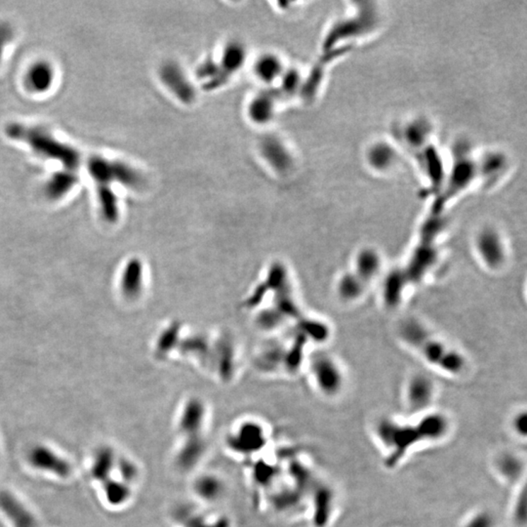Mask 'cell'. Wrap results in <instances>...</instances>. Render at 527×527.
I'll return each instance as SVG.
<instances>
[{"mask_svg":"<svg viewBox=\"0 0 527 527\" xmlns=\"http://www.w3.org/2000/svg\"><path fill=\"white\" fill-rule=\"evenodd\" d=\"M282 66L279 62L274 57H264L258 62L257 73L262 79L266 81H274L279 76Z\"/></svg>","mask_w":527,"mask_h":527,"instance_id":"obj_22","label":"cell"},{"mask_svg":"<svg viewBox=\"0 0 527 527\" xmlns=\"http://www.w3.org/2000/svg\"><path fill=\"white\" fill-rule=\"evenodd\" d=\"M25 79L33 91L37 93L47 91L53 84L54 69L47 62H38L29 69Z\"/></svg>","mask_w":527,"mask_h":527,"instance_id":"obj_15","label":"cell"},{"mask_svg":"<svg viewBox=\"0 0 527 527\" xmlns=\"http://www.w3.org/2000/svg\"><path fill=\"white\" fill-rule=\"evenodd\" d=\"M369 289V285L349 268L342 272L336 280V295L344 304L354 305L361 302Z\"/></svg>","mask_w":527,"mask_h":527,"instance_id":"obj_14","label":"cell"},{"mask_svg":"<svg viewBox=\"0 0 527 527\" xmlns=\"http://www.w3.org/2000/svg\"><path fill=\"white\" fill-rule=\"evenodd\" d=\"M386 21L385 10L379 2H348L345 13L333 23L323 40L326 58L332 60L369 42L384 30Z\"/></svg>","mask_w":527,"mask_h":527,"instance_id":"obj_2","label":"cell"},{"mask_svg":"<svg viewBox=\"0 0 527 527\" xmlns=\"http://www.w3.org/2000/svg\"><path fill=\"white\" fill-rule=\"evenodd\" d=\"M513 166L511 156L503 149L475 151L477 189L487 192L495 190L511 176Z\"/></svg>","mask_w":527,"mask_h":527,"instance_id":"obj_6","label":"cell"},{"mask_svg":"<svg viewBox=\"0 0 527 527\" xmlns=\"http://www.w3.org/2000/svg\"><path fill=\"white\" fill-rule=\"evenodd\" d=\"M494 521L487 513H480L475 515L468 521L465 527H493Z\"/></svg>","mask_w":527,"mask_h":527,"instance_id":"obj_25","label":"cell"},{"mask_svg":"<svg viewBox=\"0 0 527 527\" xmlns=\"http://www.w3.org/2000/svg\"><path fill=\"white\" fill-rule=\"evenodd\" d=\"M263 150L265 156L269 159L270 163L279 169H286L290 164L289 156L286 151L274 140H268L264 144Z\"/></svg>","mask_w":527,"mask_h":527,"instance_id":"obj_19","label":"cell"},{"mask_svg":"<svg viewBox=\"0 0 527 527\" xmlns=\"http://www.w3.org/2000/svg\"><path fill=\"white\" fill-rule=\"evenodd\" d=\"M0 511L14 527H38L37 519L32 511L9 491H0Z\"/></svg>","mask_w":527,"mask_h":527,"instance_id":"obj_13","label":"cell"},{"mask_svg":"<svg viewBox=\"0 0 527 527\" xmlns=\"http://www.w3.org/2000/svg\"><path fill=\"white\" fill-rule=\"evenodd\" d=\"M13 35H14V30L11 25L8 23H1L0 24V59L2 57L5 47L12 40Z\"/></svg>","mask_w":527,"mask_h":527,"instance_id":"obj_26","label":"cell"},{"mask_svg":"<svg viewBox=\"0 0 527 527\" xmlns=\"http://www.w3.org/2000/svg\"><path fill=\"white\" fill-rule=\"evenodd\" d=\"M472 250L482 268L490 274L503 272L510 262L507 238L494 225L487 224L475 231Z\"/></svg>","mask_w":527,"mask_h":527,"instance_id":"obj_4","label":"cell"},{"mask_svg":"<svg viewBox=\"0 0 527 527\" xmlns=\"http://www.w3.org/2000/svg\"><path fill=\"white\" fill-rule=\"evenodd\" d=\"M120 472H122L123 477H125L126 480H131L135 477V468L133 467V465L130 462L126 461V460H122L120 462Z\"/></svg>","mask_w":527,"mask_h":527,"instance_id":"obj_28","label":"cell"},{"mask_svg":"<svg viewBox=\"0 0 527 527\" xmlns=\"http://www.w3.org/2000/svg\"><path fill=\"white\" fill-rule=\"evenodd\" d=\"M515 429L519 434H526V412L519 414L515 419Z\"/></svg>","mask_w":527,"mask_h":527,"instance_id":"obj_30","label":"cell"},{"mask_svg":"<svg viewBox=\"0 0 527 527\" xmlns=\"http://www.w3.org/2000/svg\"><path fill=\"white\" fill-rule=\"evenodd\" d=\"M397 337L406 349L427 366L439 373L458 377L464 374L469 366V361L463 352L419 318H403L398 325Z\"/></svg>","mask_w":527,"mask_h":527,"instance_id":"obj_1","label":"cell"},{"mask_svg":"<svg viewBox=\"0 0 527 527\" xmlns=\"http://www.w3.org/2000/svg\"><path fill=\"white\" fill-rule=\"evenodd\" d=\"M298 81H299V79H298L297 74H288L287 76H285L284 81V88L286 89L287 91H293V90L297 87Z\"/></svg>","mask_w":527,"mask_h":527,"instance_id":"obj_29","label":"cell"},{"mask_svg":"<svg viewBox=\"0 0 527 527\" xmlns=\"http://www.w3.org/2000/svg\"><path fill=\"white\" fill-rule=\"evenodd\" d=\"M405 154L397 144L389 138H377L365 146L364 161L367 169L378 176L395 174L400 169Z\"/></svg>","mask_w":527,"mask_h":527,"instance_id":"obj_8","label":"cell"},{"mask_svg":"<svg viewBox=\"0 0 527 527\" xmlns=\"http://www.w3.org/2000/svg\"><path fill=\"white\" fill-rule=\"evenodd\" d=\"M29 463L35 469L50 473L60 477H68L71 473V464L47 446L33 447L28 455Z\"/></svg>","mask_w":527,"mask_h":527,"instance_id":"obj_12","label":"cell"},{"mask_svg":"<svg viewBox=\"0 0 527 527\" xmlns=\"http://www.w3.org/2000/svg\"><path fill=\"white\" fill-rule=\"evenodd\" d=\"M244 59L243 49L241 46L231 45L226 49L224 54V68L227 71H233L240 68Z\"/></svg>","mask_w":527,"mask_h":527,"instance_id":"obj_24","label":"cell"},{"mask_svg":"<svg viewBox=\"0 0 527 527\" xmlns=\"http://www.w3.org/2000/svg\"><path fill=\"white\" fill-rule=\"evenodd\" d=\"M77 177L71 171L60 172L54 175L46 186V192L51 199H58L69 192L77 182Z\"/></svg>","mask_w":527,"mask_h":527,"instance_id":"obj_17","label":"cell"},{"mask_svg":"<svg viewBox=\"0 0 527 527\" xmlns=\"http://www.w3.org/2000/svg\"><path fill=\"white\" fill-rule=\"evenodd\" d=\"M5 132L10 139L27 144L40 156L59 161L68 170H76L81 166V156L79 151L43 128L11 123Z\"/></svg>","mask_w":527,"mask_h":527,"instance_id":"obj_3","label":"cell"},{"mask_svg":"<svg viewBox=\"0 0 527 527\" xmlns=\"http://www.w3.org/2000/svg\"><path fill=\"white\" fill-rule=\"evenodd\" d=\"M87 166L96 183L98 192L112 191V184L115 182L132 187H137L142 182L140 174L135 169L120 161L94 156L89 159Z\"/></svg>","mask_w":527,"mask_h":527,"instance_id":"obj_7","label":"cell"},{"mask_svg":"<svg viewBox=\"0 0 527 527\" xmlns=\"http://www.w3.org/2000/svg\"><path fill=\"white\" fill-rule=\"evenodd\" d=\"M163 79L167 86L170 87L181 99L185 100V101L191 100L194 93H192L191 86L187 83L179 69L175 68L172 65L166 66L163 69Z\"/></svg>","mask_w":527,"mask_h":527,"instance_id":"obj_16","label":"cell"},{"mask_svg":"<svg viewBox=\"0 0 527 527\" xmlns=\"http://www.w3.org/2000/svg\"><path fill=\"white\" fill-rule=\"evenodd\" d=\"M272 102L271 98L261 96L252 103L250 108L251 117L257 122H266L271 117Z\"/></svg>","mask_w":527,"mask_h":527,"instance_id":"obj_23","label":"cell"},{"mask_svg":"<svg viewBox=\"0 0 527 527\" xmlns=\"http://www.w3.org/2000/svg\"><path fill=\"white\" fill-rule=\"evenodd\" d=\"M114 452L109 447H102L96 452L94 457L92 475L95 479L105 482L109 480V475L114 467Z\"/></svg>","mask_w":527,"mask_h":527,"instance_id":"obj_18","label":"cell"},{"mask_svg":"<svg viewBox=\"0 0 527 527\" xmlns=\"http://www.w3.org/2000/svg\"><path fill=\"white\" fill-rule=\"evenodd\" d=\"M498 468L504 477L511 480L518 479L521 475V470H523L521 460L511 454L503 455L499 459Z\"/></svg>","mask_w":527,"mask_h":527,"instance_id":"obj_21","label":"cell"},{"mask_svg":"<svg viewBox=\"0 0 527 527\" xmlns=\"http://www.w3.org/2000/svg\"><path fill=\"white\" fill-rule=\"evenodd\" d=\"M139 276H140V271H139L138 265H132L130 269L128 268L127 272H126L125 285L127 288L128 291H135L134 287L136 284H139Z\"/></svg>","mask_w":527,"mask_h":527,"instance_id":"obj_27","label":"cell"},{"mask_svg":"<svg viewBox=\"0 0 527 527\" xmlns=\"http://www.w3.org/2000/svg\"><path fill=\"white\" fill-rule=\"evenodd\" d=\"M312 372L315 384L325 395H338L346 382L345 370L340 361L329 354L315 357L312 364Z\"/></svg>","mask_w":527,"mask_h":527,"instance_id":"obj_9","label":"cell"},{"mask_svg":"<svg viewBox=\"0 0 527 527\" xmlns=\"http://www.w3.org/2000/svg\"><path fill=\"white\" fill-rule=\"evenodd\" d=\"M104 487L108 502L112 505H120L129 496V490L123 483L112 482L109 479L105 480Z\"/></svg>","mask_w":527,"mask_h":527,"instance_id":"obj_20","label":"cell"},{"mask_svg":"<svg viewBox=\"0 0 527 527\" xmlns=\"http://www.w3.org/2000/svg\"><path fill=\"white\" fill-rule=\"evenodd\" d=\"M436 387L433 378L425 373L410 375L405 385V402L414 412L427 410L434 402Z\"/></svg>","mask_w":527,"mask_h":527,"instance_id":"obj_11","label":"cell"},{"mask_svg":"<svg viewBox=\"0 0 527 527\" xmlns=\"http://www.w3.org/2000/svg\"><path fill=\"white\" fill-rule=\"evenodd\" d=\"M349 269L371 288L384 272V257L374 246H361L354 252Z\"/></svg>","mask_w":527,"mask_h":527,"instance_id":"obj_10","label":"cell"},{"mask_svg":"<svg viewBox=\"0 0 527 527\" xmlns=\"http://www.w3.org/2000/svg\"><path fill=\"white\" fill-rule=\"evenodd\" d=\"M436 126L424 115H410L398 120L393 126L392 137L405 154L412 158L416 154L438 143Z\"/></svg>","mask_w":527,"mask_h":527,"instance_id":"obj_5","label":"cell"}]
</instances>
